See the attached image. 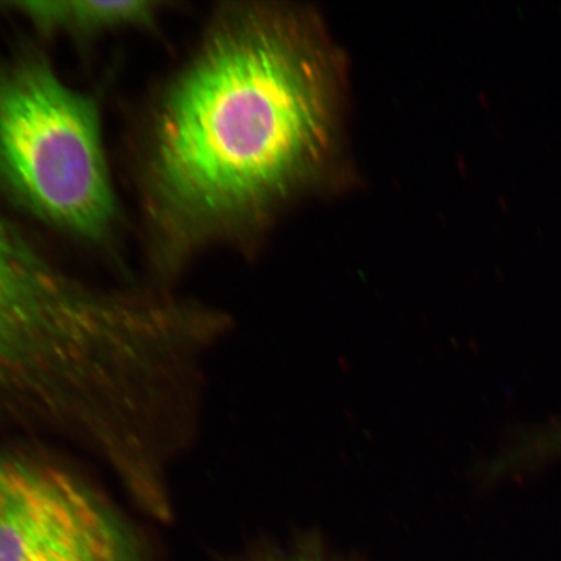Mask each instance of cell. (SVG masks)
<instances>
[{"label":"cell","mask_w":561,"mask_h":561,"mask_svg":"<svg viewBox=\"0 0 561 561\" xmlns=\"http://www.w3.org/2000/svg\"><path fill=\"white\" fill-rule=\"evenodd\" d=\"M157 2H11L0 4L15 15L30 21L42 34H67L72 37H95L107 32L149 27L159 15Z\"/></svg>","instance_id":"cell-5"},{"label":"cell","mask_w":561,"mask_h":561,"mask_svg":"<svg viewBox=\"0 0 561 561\" xmlns=\"http://www.w3.org/2000/svg\"><path fill=\"white\" fill-rule=\"evenodd\" d=\"M0 188L85 242L102 243L116 227L100 108L37 53L0 59Z\"/></svg>","instance_id":"cell-3"},{"label":"cell","mask_w":561,"mask_h":561,"mask_svg":"<svg viewBox=\"0 0 561 561\" xmlns=\"http://www.w3.org/2000/svg\"><path fill=\"white\" fill-rule=\"evenodd\" d=\"M0 561H144L135 530L73 468L0 447Z\"/></svg>","instance_id":"cell-4"},{"label":"cell","mask_w":561,"mask_h":561,"mask_svg":"<svg viewBox=\"0 0 561 561\" xmlns=\"http://www.w3.org/2000/svg\"><path fill=\"white\" fill-rule=\"evenodd\" d=\"M126 327L111 287L61 270L0 217V423L32 434L75 415L115 367Z\"/></svg>","instance_id":"cell-2"},{"label":"cell","mask_w":561,"mask_h":561,"mask_svg":"<svg viewBox=\"0 0 561 561\" xmlns=\"http://www.w3.org/2000/svg\"><path fill=\"white\" fill-rule=\"evenodd\" d=\"M263 561H324L318 557H313L312 553H297V556L272 558Z\"/></svg>","instance_id":"cell-6"},{"label":"cell","mask_w":561,"mask_h":561,"mask_svg":"<svg viewBox=\"0 0 561 561\" xmlns=\"http://www.w3.org/2000/svg\"><path fill=\"white\" fill-rule=\"evenodd\" d=\"M339 76L299 12H222L167 87L151 125L146 209L163 275L256 219L331 157Z\"/></svg>","instance_id":"cell-1"}]
</instances>
